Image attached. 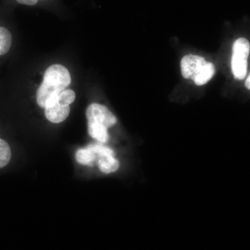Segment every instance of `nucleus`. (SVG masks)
Masks as SVG:
<instances>
[{
  "mask_svg": "<svg viewBox=\"0 0 250 250\" xmlns=\"http://www.w3.org/2000/svg\"><path fill=\"white\" fill-rule=\"evenodd\" d=\"M75 98L76 94L71 89H65L52 95L44 108L46 118L55 124L65 121L70 114V104L75 102Z\"/></svg>",
  "mask_w": 250,
  "mask_h": 250,
  "instance_id": "7ed1b4c3",
  "label": "nucleus"
},
{
  "mask_svg": "<svg viewBox=\"0 0 250 250\" xmlns=\"http://www.w3.org/2000/svg\"><path fill=\"white\" fill-rule=\"evenodd\" d=\"M71 83L68 70L62 65L55 64L46 70L43 80L36 93V102L41 108H45L46 103L52 95H57Z\"/></svg>",
  "mask_w": 250,
  "mask_h": 250,
  "instance_id": "f257e3e1",
  "label": "nucleus"
},
{
  "mask_svg": "<svg viewBox=\"0 0 250 250\" xmlns=\"http://www.w3.org/2000/svg\"><path fill=\"white\" fill-rule=\"evenodd\" d=\"M180 65L182 76L190 79L197 85L206 84L215 74L214 65L200 56H185L181 61Z\"/></svg>",
  "mask_w": 250,
  "mask_h": 250,
  "instance_id": "f03ea898",
  "label": "nucleus"
},
{
  "mask_svg": "<svg viewBox=\"0 0 250 250\" xmlns=\"http://www.w3.org/2000/svg\"><path fill=\"white\" fill-rule=\"evenodd\" d=\"M75 157L79 164L88 166H93L97 164L98 160V154L93 150L90 145L79 149L75 154Z\"/></svg>",
  "mask_w": 250,
  "mask_h": 250,
  "instance_id": "423d86ee",
  "label": "nucleus"
},
{
  "mask_svg": "<svg viewBox=\"0 0 250 250\" xmlns=\"http://www.w3.org/2000/svg\"><path fill=\"white\" fill-rule=\"evenodd\" d=\"M246 88H248V89L250 90V74L249 76H248V78H247L246 83Z\"/></svg>",
  "mask_w": 250,
  "mask_h": 250,
  "instance_id": "f8f14e48",
  "label": "nucleus"
},
{
  "mask_svg": "<svg viewBox=\"0 0 250 250\" xmlns=\"http://www.w3.org/2000/svg\"><path fill=\"white\" fill-rule=\"evenodd\" d=\"M88 134L94 139L98 140L100 142L104 143L109 139L108 129L100 125L88 124Z\"/></svg>",
  "mask_w": 250,
  "mask_h": 250,
  "instance_id": "9d476101",
  "label": "nucleus"
},
{
  "mask_svg": "<svg viewBox=\"0 0 250 250\" xmlns=\"http://www.w3.org/2000/svg\"><path fill=\"white\" fill-rule=\"evenodd\" d=\"M16 1L20 4L34 6L39 2V0H16Z\"/></svg>",
  "mask_w": 250,
  "mask_h": 250,
  "instance_id": "9b49d317",
  "label": "nucleus"
},
{
  "mask_svg": "<svg viewBox=\"0 0 250 250\" xmlns=\"http://www.w3.org/2000/svg\"><path fill=\"white\" fill-rule=\"evenodd\" d=\"M97 164L100 171L105 174L113 173L118 170L120 167L119 161L115 157V154L100 156Z\"/></svg>",
  "mask_w": 250,
  "mask_h": 250,
  "instance_id": "0eeeda50",
  "label": "nucleus"
},
{
  "mask_svg": "<svg viewBox=\"0 0 250 250\" xmlns=\"http://www.w3.org/2000/svg\"><path fill=\"white\" fill-rule=\"evenodd\" d=\"M12 156V149L9 143L0 136V170L9 165Z\"/></svg>",
  "mask_w": 250,
  "mask_h": 250,
  "instance_id": "1a4fd4ad",
  "label": "nucleus"
},
{
  "mask_svg": "<svg viewBox=\"0 0 250 250\" xmlns=\"http://www.w3.org/2000/svg\"><path fill=\"white\" fill-rule=\"evenodd\" d=\"M250 51V42L246 39L240 38L235 41L231 57V70L236 80H242L246 77Z\"/></svg>",
  "mask_w": 250,
  "mask_h": 250,
  "instance_id": "20e7f679",
  "label": "nucleus"
},
{
  "mask_svg": "<svg viewBox=\"0 0 250 250\" xmlns=\"http://www.w3.org/2000/svg\"><path fill=\"white\" fill-rule=\"evenodd\" d=\"M88 124L100 125L109 128L117 123L116 117L111 113L106 106L98 103H93L87 108L86 112Z\"/></svg>",
  "mask_w": 250,
  "mask_h": 250,
  "instance_id": "39448f33",
  "label": "nucleus"
},
{
  "mask_svg": "<svg viewBox=\"0 0 250 250\" xmlns=\"http://www.w3.org/2000/svg\"><path fill=\"white\" fill-rule=\"evenodd\" d=\"M13 35L8 28L0 26V57L6 55L13 45Z\"/></svg>",
  "mask_w": 250,
  "mask_h": 250,
  "instance_id": "6e6552de",
  "label": "nucleus"
}]
</instances>
